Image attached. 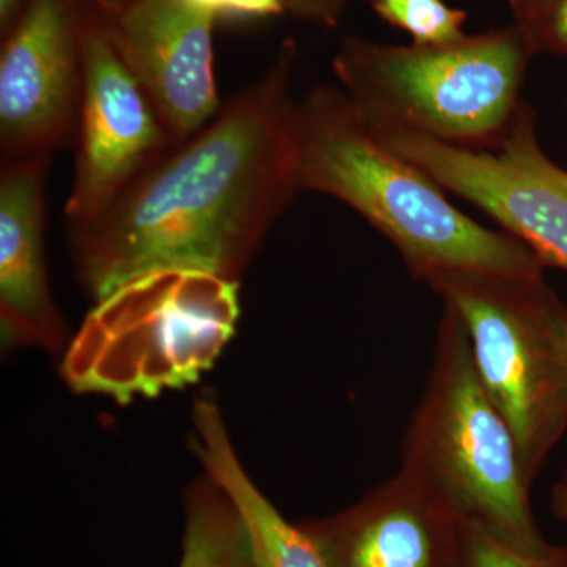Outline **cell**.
<instances>
[{
	"instance_id": "cell-1",
	"label": "cell",
	"mask_w": 567,
	"mask_h": 567,
	"mask_svg": "<svg viewBox=\"0 0 567 567\" xmlns=\"http://www.w3.org/2000/svg\"><path fill=\"white\" fill-rule=\"evenodd\" d=\"M297 44L219 114L148 167L92 221L69 226L74 270L100 301L158 270H197L237 281L300 194Z\"/></svg>"
},
{
	"instance_id": "cell-2",
	"label": "cell",
	"mask_w": 567,
	"mask_h": 567,
	"mask_svg": "<svg viewBox=\"0 0 567 567\" xmlns=\"http://www.w3.org/2000/svg\"><path fill=\"white\" fill-rule=\"evenodd\" d=\"M300 192L341 200L391 241L413 278L443 270L537 274L527 245L464 215L445 189L386 147L339 85L319 84L298 100Z\"/></svg>"
},
{
	"instance_id": "cell-3",
	"label": "cell",
	"mask_w": 567,
	"mask_h": 567,
	"mask_svg": "<svg viewBox=\"0 0 567 567\" xmlns=\"http://www.w3.org/2000/svg\"><path fill=\"white\" fill-rule=\"evenodd\" d=\"M399 473L458 522L514 550H558L540 535L516 439L477 377L464 324L446 306Z\"/></svg>"
},
{
	"instance_id": "cell-4",
	"label": "cell",
	"mask_w": 567,
	"mask_h": 567,
	"mask_svg": "<svg viewBox=\"0 0 567 567\" xmlns=\"http://www.w3.org/2000/svg\"><path fill=\"white\" fill-rule=\"evenodd\" d=\"M533 54L514 25L442 44L349 37L333 59L339 87L374 126L496 151L517 122Z\"/></svg>"
},
{
	"instance_id": "cell-5",
	"label": "cell",
	"mask_w": 567,
	"mask_h": 567,
	"mask_svg": "<svg viewBox=\"0 0 567 567\" xmlns=\"http://www.w3.org/2000/svg\"><path fill=\"white\" fill-rule=\"evenodd\" d=\"M238 282L197 270H158L95 301L62 363L78 393L121 404L196 382L235 333Z\"/></svg>"
},
{
	"instance_id": "cell-6",
	"label": "cell",
	"mask_w": 567,
	"mask_h": 567,
	"mask_svg": "<svg viewBox=\"0 0 567 567\" xmlns=\"http://www.w3.org/2000/svg\"><path fill=\"white\" fill-rule=\"evenodd\" d=\"M425 284L464 324L529 486L567 429V306L537 274L443 270Z\"/></svg>"
},
{
	"instance_id": "cell-7",
	"label": "cell",
	"mask_w": 567,
	"mask_h": 567,
	"mask_svg": "<svg viewBox=\"0 0 567 567\" xmlns=\"http://www.w3.org/2000/svg\"><path fill=\"white\" fill-rule=\"evenodd\" d=\"M364 121V118H363ZM380 142L446 192L483 208L540 262L567 271V171L547 158L527 104L496 151L461 147L365 123Z\"/></svg>"
},
{
	"instance_id": "cell-8",
	"label": "cell",
	"mask_w": 567,
	"mask_h": 567,
	"mask_svg": "<svg viewBox=\"0 0 567 567\" xmlns=\"http://www.w3.org/2000/svg\"><path fill=\"white\" fill-rule=\"evenodd\" d=\"M76 158L65 204L69 226L99 218L175 142L151 96L122 61L102 18L85 17Z\"/></svg>"
},
{
	"instance_id": "cell-9",
	"label": "cell",
	"mask_w": 567,
	"mask_h": 567,
	"mask_svg": "<svg viewBox=\"0 0 567 567\" xmlns=\"http://www.w3.org/2000/svg\"><path fill=\"white\" fill-rule=\"evenodd\" d=\"M85 17L73 0H28L0 52L2 158L52 155L76 136Z\"/></svg>"
},
{
	"instance_id": "cell-10",
	"label": "cell",
	"mask_w": 567,
	"mask_h": 567,
	"mask_svg": "<svg viewBox=\"0 0 567 567\" xmlns=\"http://www.w3.org/2000/svg\"><path fill=\"white\" fill-rule=\"evenodd\" d=\"M96 10L175 144L219 114L223 104L213 69L216 18L186 0H104Z\"/></svg>"
},
{
	"instance_id": "cell-11",
	"label": "cell",
	"mask_w": 567,
	"mask_h": 567,
	"mask_svg": "<svg viewBox=\"0 0 567 567\" xmlns=\"http://www.w3.org/2000/svg\"><path fill=\"white\" fill-rule=\"evenodd\" d=\"M300 527L330 567H462L464 557V524L401 473Z\"/></svg>"
},
{
	"instance_id": "cell-12",
	"label": "cell",
	"mask_w": 567,
	"mask_h": 567,
	"mask_svg": "<svg viewBox=\"0 0 567 567\" xmlns=\"http://www.w3.org/2000/svg\"><path fill=\"white\" fill-rule=\"evenodd\" d=\"M52 155L2 158L0 327L7 346L61 350L65 323L48 281L44 230Z\"/></svg>"
},
{
	"instance_id": "cell-13",
	"label": "cell",
	"mask_w": 567,
	"mask_h": 567,
	"mask_svg": "<svg viewBox=\"0 0 567 567\" xmlns=\"http://www.w3.org/2000/svg\"><path fill=\"white\" fill-rule=\"evenodd\" d=\"M193 424L194 453L244 518L254 567H330L300 524L286 520L245 472L215 402L199 399Z\"/></svg>"
},
{
	"instance_id": "cell-14",
	"label": "cell",
	"mask_w": 567,
	"mask_h": 567,
	"mask_svg": "<svg viewBox=\"0 0 567 567\" xmlns=\"http://www.w3.org/2000/svg\"><path fill=\"white\" fill-rule=\"evenodd\" d=\"M178 567H254L244 518L229 495L208 476L186 494Z\"/></svg>"
},
{
	"instance_id": "cell-15",
	"label": "cell",
	"mask_w": 567,
	"mask_h": 567,
	"mask_svg": "<svg viewBox=\"0 0 567 567\" xmlns=\"http://www.w3.org/2000/svg\"><path fill=\"white\" fill-rule=\"evenodd\" d=\"M374 9L391 25L412 35L413 43H450L466 35L465 11L443 0H375Z\"/></svg>"
},
{
	"instance_id": "cell-16",
	"label": "cell",
	"mask_w": 567,
	"mask_h": 567,
	"mask_svg": "<svg viewBox=\"0 0 567 567\" xmlns=\"http://www.w3.org/2000/svg\"><path fill=\"white\" fill-rule=\"evenodd\" d=\"M532 54L567 55V0H507Z\"/></svg>"
},
{
	"instance_id": "cell-17",
	"label": "cell",
	"mask_w": 567,
	"mask_h": 567,
	"mask_svg": "<svg viewBox=\"0 0 567 567\" xmlns=\"http://www.w3.org/2000/svg\"><path fill=\"white\" fill-rule=\"evenodd\" d=\"M462 567H567V550L533 557L498 543L481 528L464 525Z\"/></svg>"
},
{
	"instance_id": "cell-18",
	"label": "cell",
	"mask_w": 567,
	"mask_h": 567,
	"mask_svg": "<svg viewBox=\"0 0 567 567\" xmlns=\"http://www.w3.org/2000/svg\"><path fill=\"white\" fill-rule=\"evenodd\" d=\"M213 18H267L284 13L282 0H186Z\"/></svg>"
},
{
	"instance_id": "cell-19",
	"label": "cell",
	"mask_w": 567,
	"mask_h": 567,
	"mask_svg": "<svg viewBox=\"0 0 567 567\" xmlns=\"http://www.w3.org/2000/svg\"><path fill=\"white\" fill-rule=\"evenodd\" d=\"M282 6L298 20L336 28L344 14L347 0H282Z\"/></svg>"
},
{
	"instance_id": "cell-20",
	"label": "cell",
	"mask_w": 567,
	"mask_h": 567,
	"mask_svg": "<svg viewBox=\"0 0 567 567\" xmlns=\"http://www.w3.org/2000/svg\"><path fill=\"white\" fill-rule=\"evenodd\" d=\"M25 3L28 0H0V24L3 32L9 31L11 24L17 21Z\"/></svg>"
},
{
	"instance_id": "cell-21",
	"label": "cell",
	"mask_w": 567,
	"mask_h": 567,
	"mask_svg": "<svg viewBox=\"0 0 567 567\" xmlns=\"http://www.w3.org/2000/svg\"><path fill=\"white\" fill-rule=\"evenodd\" d=\"M551 505H554L555 513L558 514V517L563 518L567 524V492L555 487Z\"/></svg>"
},
{
	"instance_id": "cell-22",
	"label": "cell",
	"mask_w": 567,
	"mask_h": 567,
	"mask_svg": "<svg viewBox=\"0 0 567 567\" xmlns=\"http://www.w3.org/2000/svg\"><path fill=\"white\" fill-rule=\"evenodd\" d=\"M558 488H561V491L567 492V470L565 472V475H563L561 481H559V484L557 486Z\"/></svg>"
}]
</instances>
